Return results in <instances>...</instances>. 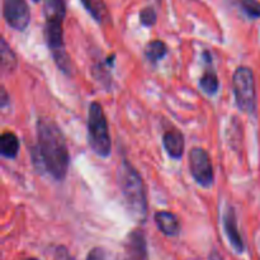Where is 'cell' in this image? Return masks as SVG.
Wrapping results in <instances>:
<instances>
[{
    "label": "cell",
    "instance_id": "13",
    "mask_svg": "<svg viewBox=\"0 0 260 260\" xmlns=\"http://www.w3.org/2000/svg\"><path fill=\"white\" fill-rule=\"evenodd\" d=\"M84 9L98 24H107L111 22V15L104 0H80Z\"/></svg>",
    "mask_w": 260,
    "mask_h": 260
},
{
    "label": "cell",
    "instance_id": "1",
    "mask_svg": "<svg viewBox=\"0 0 260 260\" xmlns=\"http://www.w3.org/2000/svg\"><path fill=\"white\" fill-rule=\"evenodd\" d=\"M33 160L56 180L65 179L70 154L65 136L53 119L43 117L37 121V147L33 151Z\"/></svg>",
    "mask_w": 260,
    "mask_h": 260
},
{
    "label": "cell",
    "instance_id": "5",
    "mask_svg": "<svg viewBox=\"0 0 260 260\" xmlns=\"http://www.w3.org/2000/svg\"><path fill=\"white\" fill-rule=\"evenodd\" d=\"M233 90L236 107L241 112L254 114L256 111L255 79L250 68L239 66L233 75Z\"/></svg>",
    "mask_w": 260,
    "mask_h": 260
},
{
    "label": "cell",
    "instance_id": "4",
    "mask_svg": "<svg viewBox=\"0 0 260 260\" xmlns=\"http://www.w3.org/2000/svg\"><path fill=\"white\" fill-rule=\"evenodd\" d=\"M88 140L89 146L98 156L108 157L111 155L112 141L108 122L103 108L98 102L89 106L88 112Z\"/></svg>",
    "mask_w": 260,
    "mask_h": 260
},
{
    "label": "cell",
    "instance_id": "14",
    "mask_svg": "<svg viewBox=\"0 0 260 260\" xmlns=\"http://www.w3.org/2000/svg\"><path fill=\"white\" fill-rule=\"evenodd\" d=\"M19 140L12 131H4L0 137V152L5 159H15L19 152Z\"/></svg>",
    "mask_w": 260,
    "mask_h": 260
},
{
    "label": "cell",
    "instance_id": "20",
    "mask_svg": "<svg viewBox=\"0 0 260 260\" xmlns=\"http://www.w3.org/2000/svg\"><path fill=\"white\" fill-rule=\"evenodd\" d=\"M8 102V94H7V90H5V88L3 86L2 88V108H4L5 104H7Z\"/></svg>",
    "mask_w": 260,
    "mask_h": 260
},
{
    "label": "cell",
    "instance_id": "7",
    "mask_svg": "<svg viewBox=\"0 0 260 260\" xmlns=\"http://www.w3.org/2000/svg\"><path fill=\"white\" fill-rule=\"evenodd\" d=\"M3 17L15 30H25L30 22V12L25 0H3Z\"/></svg>",
    "mask_w": 260,
    "mask_h": 260
},
{
    "label": "cell",
    "instance_id": "16",
    "mask_svg": "<svg viewBox=\"0 0 260 260\" xmlns=\"http://www.w3.org/2000/svg\"><path fill=\"white\" fill-rule=\"evenodd\" d=\"M18 65V60L15 53L7 43L4 38H2V70L3 73H10Z\"/></svg>",
    "mask_w": 260,
    "mask_h": 260
},
{
    "label": "cell",
    "instance_id": "23",
    "mask_svg": "<svg viewBox=\"0 0 260 260\" xmlns=\"http://www.w3.org/2000/svg\"><path fill=\"white\" fill-rule=\"evenodd\" d=\"M27 260H37V259H27Z\"/></svg>",
    "mask_w": 260,
    "mask_h": 260
},
{
    "label": "cell",
    "instance_id": "19",
    "mask_svg": "<svg viewBox=\"0 0 260 260\" xmlns=\"http://www.w3.org/2000/svg\"><path fill=\"white\" fill-rule=\"evenodd\" d=\"M86 260H106V254L102 248H94L89 251Z\"/></svg>",
    "mask_w": 260,
    "mask_h": 260
},
{
    "label": "cell",
    "instance_id": "18",
    "mask_svg": "<svg viewBox=\"0 0 260 260\" xmlns=\"http://www.w3.org/2000/svg\"><path fill=\"white\" fill-rule=\"evenodd\" d=\"M157 20V14L156 10L154 7H145L144 9H141L140 12V23H141L144 27H152V25L156 24Z\"/></svg>",
    "mask_w": 260,
    "mask_h": 260
},
{
    "label": "cell",
    "instance_id": "3",
    "mask_svg": "<svg viewBox=\"0 0 260 260\" xmlns=\"http://www.w3.org/2000/svg\"><path fill=\"white\" fill-rule=\"evenodd\" d=\"M117 183L124 205L136 220L145 221L147 215V197L144 180L127 160H122L117 170Z\"/></svg>",
    "mask_w": 260,
    "mask_h": 260
},
{
    "label": "cell",
    "instance_id": "2",
    "mask_svg": "<svg viewBox=\"0 0 260 260\" xmlns=\"http://www.w3.org/2000/svg\"><path fill=\"white\" fill-rule=\"evenodd\" d=\"M45 38L52 53L53 61L60 70L70 75L71 62L65 50L63 20L66 15L65 0H43Z\"/></svg>",
    "mask_w": 260,
    "mask_h": 260
},
{
    "label": "cell",
    "instance_id": "17",
    "mask_svg": "<svg viewBox=\"0 0 260 260\" xmlns=\"http://www.w3.org/2000/svg\"><path fill=\"white\" fill-rule=\"evenodd\" d=\"M235 4L250 19H258V18H260L259 0H235Z\"/></svg>",
    "mask_w": 260,
    "mask_h": 260
},
{
    "label": "cell",
    "instance_id": "11",
    "mask_svg": "<svg viewBox=\"0 0 260 260\" xmlns=\"http://www.w3.org/2000/svg\"><path fill=\"white\" fill-rule=\"evenodd\" d=\"M126 254L128 260H146V243L140 230L132 231L127 238Z\"/></svg>",
    "mask_w": 260,
    "mask_h": 260
},
{
    "label": "cell",
    "instance_id": "15",
    "mask_svg": "<svg viewBox=\"0 0 260 260\" xmlns=\"http://www.w3.org/2000/svg\"><path fill=\"white\" fill-rule=\"evenodd\" d=\"M167 52H168L167 45L160 40L151 41V42L147 43L146 47H145V56H146V58L150 61V62H154V63L157 62V61H160L161 58H164L165 55H167Z\"/></svg>",
    "mask_w": 260,
    "mask_h": 260
},
{
    "label": "cell",
    "instance_id": "12",
    "mask_svg": "<svg viewBox=\"0 0 260 260\" xmlns=\"http://www.w3.org/2000/svg\"><path fill=\"white\" fill-rule=\"evenodd\" d=\"M157 229L167 236H177L180 233V222L177 216L168 211H159L154 215Z\"/></svg>",
    "mask_w": 260,
    "mask_h": 260
},
{
    "label": "cell",
    "instance_id": "8",
    "mask_svg": "<svg viewBox=\"0 0 260 260\" xmlns=\"http://www.w3.org/2000/svg\"><path fill=\"white\" fill-rule=\"evenodd\" d=\"M222 222L223 229H225V234L226 236H228L229 241H230L231 246H233L238 253H243V251L245 250V246H244V241L243 239H241L240 233H239L235 210H234L231 206H228V207H226L222 216Z\"/></svg>",
    "mask_w": 260,
    "mask_h": 260
},
{
    "label": "cell",
    "instance_id": "6",
    "mask_svg": "<svg viewBox=\"0 0 260 260\" xmlns=\"http://www.w3.org/2000/svg\"><path fill=\"white\" fill-rule=\"evenodd\" d=\"M189 169L198 185L203 188L212 187L215 173L210 155L203 147H193L189 151Z\"/></svg>",
    "mask_w": 260,
    "mask_h": 260
},
{
    "label": "cell",
    "instance_id": "21",
    "mask_svg": "<svg viewBox=\"0 0 260 260\" xmlns=\"http://www.w3.org/2000/svg\"><path fill=\"white\" fill-rule=\"evenodd\" d=\"M152 2L156 3V4H160V3H161V0H152Z\"/></svg>",
    "mask_w": 260,
    "mask_h": 260
},
{
    "label": "cell",
    "instance_id": "9",
    "mask_svg": "<svg viewBox=\"0 0 260 260\" xmlns=\"http://www.w3.org/2000/svg\"><path fill=\"white\" fill-rule=\"evenodd\" d=\"M162 145H164V149L167 151V154L172 159H182L183 154H184L185 142L184 136H183V134L179 129L173 128L165 132L164 136H162Z\"/></svg>",
    "mask_w": 260,
    "mask_h": 260
},
{
    "label": "cell",
    "instance_id": "22",
    "mask_svg": "<svg viewBox=\"0 0 260 260\" xmlns=\"http://www.w3.org/2000/svg\"><path fill=\"white\" fill-rule=\"evenodd\" d=\"M32 2L33 3H38V2H40V0H32Z\"/></svg>",
    "mask_w": 260,
    "mask_h": 260
},
{
    "label": "cell",
    "instance_id": "10",
    "mask_svg": "<svg viewBox=\"0 0 260 260\" xmlns=\"http://www.w3.org/2000/svg\"><path fill=\"white\" fill-rule=\"evenodd\" d=\"M203 56H205L206 71L200 79V88L202 89L203 93L212 96L218 91V88H220V81H218L217 74H216V71L213 70L212 57H211L210 52H208V51H205V52H203Z\"/></svg>",
    "mask_w": 260,
    "mask_h": 260
}]
</instances>
